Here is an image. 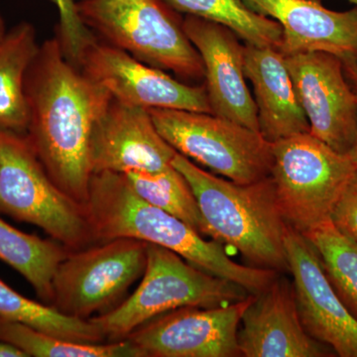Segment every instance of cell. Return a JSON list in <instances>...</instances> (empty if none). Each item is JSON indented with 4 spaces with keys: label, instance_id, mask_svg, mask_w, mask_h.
Instances as JSON below:
<instances>
[{
    "label": "cell",
    "instance_id": "cell-20",
    "mask_svg": "<svg viewBox=\"0 0 357 357\" xmlns=\"http://www.w3.org/2000/svg\"><path fill=\"white\" fill-rule=\"evenodd\" d=\"M70 249L15 229L0 218V260L27 280L44 304L53 302V278Z\"/></svg>",
    "mask_w": 357,
    "mask_h": 357
},
{
    "label": "cell",
    "instance_id": "cell-19",
    "mask_svg": "<svg viewBox=\"0 0 357 357\" xmlns=\"http://www.w3.org/2000/svg\"><path fill=\"white\" fill-rule=\"evenodd\" d=\"M36 29L22 21L7 30L0 41V128L25 134L28 107L25 79L38 53Z\"/></svg>",
    "mask_w": 357,
    "mask_h": 357
},
{
    "label": "cell",
    "instance_id": "cell-9",
    "mask_svg": "<svg viewBox=\"0 0 357 357\" xmlns=\"http://www.w3.org/2000/svg\"><path fill=\"white\" fill-rule=\"evenodd\" d=\"M146 262L147 243L133 238L70 250L54 275L51 306L84 321L107 314L142 278Z\"/></svg>",
    "mask_w": 357,
    "mask_h": 357
},
{
    "label": "cell",
    "instance_id": "cell-18",
    "mask_svg": "<svg viewBox=\"0 0 357 357\" xmlns=\"http://www.w3.org/2000/svg\"><path fill=\"white\" fill-rule=\"evenodd\" d=\"M244 75L253 86L259 132L265 140L273 143L309 132L285 56L278 49L245 44Z\"/></svg>",
    "mask_w": 357,
    "mask_h": 357
},
{
    "label": "cell",
    "instance_id": "cell-23",
    "mask_svg": "<svg viewBox=\"0 0 357 357\" xmlns=\"http://www.w3.org/2000/svg\"><path fill=\"white\" fill-rule=\"evenodd\" d=\"M0 340L13 345L27 357H145L128 340L107 344H84L2 318Z\"/></svg>",
    "mask_w": 357,
    "mask_h": 357
},
{
    "label": "cell",
    "instance_id": "cell-1",
    "mask_svg": "<svg viewBox=\"0 0 357 357\" xmlns=\"http://www.w3.org/2000/svg\"><path fill=\"white\" fill-rule=\"evenodd\" d=\"M25 95L26 138L55 184L86 206L91 136L112 96L65 57L58 36L40 44L26 75Z\"/></svg>",
    "mask_w": 357,
    "mask_h": 357
},
{
    "label": "cell",
    "instance_id": "cell-2",
    "mask_svg": "<svg viewBox=\"0 0 357 357\" xmlns=\"http://www.w3.org/2000/svg\"><path fill=\"white\" fill-rule=\"evenodd\" d=\"M86 208L98 243L133 238L156 244L252 295L264 292L278 277L275 270L234 261L222 244L206 241L180 218L141 199L124 174H93Z\"/></svg>",
    "mask_w": 357,
    "mask_h": 357
},
{
    "label": "cell",
    "instance_id": "cell-15",
    "mask_svg": "<svg viewBox=\"0 0 357 357\" xmlns=\"http://www.w3.org/2000/svg\"><path fill=\"white\" fill-rule=\"evenodd\" d=\"M183 27L203 61L211 114L259 132L257 107L244 75L245 44L227 26L197 16L185 15Z\"/></svg>",
    "mask_w": 357,
    "mask_h": 357
},
{
    "label": "cell",
    "instance_id": "cell-28",
    "mask_svg": "<svg viewBox=\"0 0 357 357\" xmlns=\"http://www.w3.org/2000/svg\"><path fill=\"white\" fill-rule=\"evenodd\" d=\"M342 64L345 77L357 96V60H344Z\"/></svg>",
    "mask_w": 357,
    "mask_h": 357
},
{
    "label": "cell",
    "instance_id": "cell-32",
    "mask_svg": "<svg viewBox=\"0 0 357 357\" xmlns=\"http://www.w3.org/2000/svg\"><path fill=\"white\" fill-rule=\"evenodd\" d=\"M347 1L351 2V3L354 4L357 7V0H347Z\"/></svg>",
    "mask_w": 357,
    "mask_h": 357
},
{
    "label": "cell",
    "instance_id": "cell-16",
    "mask_svg": "<svg viewBox=\"0 0 357 357\" xmlns=\"http://www.w3.org/2000/svg\"><path fill=\"white\" fill-rule=\"evenodd\" d=\"M239 351L244 357L335 356L332 349L314 340L301 321L293 284L276 279L243 312Z\"/></svg>",
    "mask_w": 357,
    "mask_h": 357
},
{
    "label": "cell",
    "instance_id": "cell-11",
    "mask_svg": "<svg viewBox=\"0 0 357 357\" xmlns=\"http://www.w3.org/2000/svg\"><path fill=\"white\" fill-rule=\"evenodd\" d=\"M255 295L227 306L184 307L160 314L126 340L145 357H236L241 318Z\"/></svg>",
    "mask_w": 357,
    "mask_h": 357
},
{
    "label": "cell",
    "instance_id": "cell-22",
    "mask_svg": "<svg viewBox=\"0 0 357 357\" xmlns=\"http://www.w3.org/2000/svg\"><path fill=\"white\" fill-rule=\"evenodd\" d=\"M0 318L18 321L55 337L84 342L103 344L105 333L91 321L65 316L55 307L28 299L0 279Z\"/></svg>",
    "mask_w": 357,
    "mask_h": 357
},
{
    "label": "cell",
    "instance_id": "cell-14",
    "mask_svg": "<svg viewBox=\"0 0 357 357\" xmlns=\"http://www.w3.org/2000/svg\"><path fill=\"white\" fill-rule=\"evenodd\" d=\"M177 153L157 130L149 110L114 98L89 142L93 174L162 172L173 166Z\"/></svg>",
    "mask_w": 357,
    "mask_h": 357
},
{
    "label": "cell",
    "instance_id": "cell-29",
    "mask_svg": "<svg viewBox=\"0 0 357 357\" xmlns=\"http://www.w3.org/2000/svg\"><path fill=\"white\" fill-rule=\"evenodd\" d=\"M0 357H27L13 345L0 340Z\"/></svg>",
    "mask_w": 357,
    "mask_h": 357
},
{
    "label": "cell",
    "instance_id": "cell-30",
    "mask_svg": "<svg viewBox=\"0 0 357 357\" xmlns=\"http://www.w3.org/2000/svg\"><path fill=\"white\" fill-rule=\"evenodd\" d=\"M347 156L351 158L352 163L356 165L357 169V139L356 143H354V146L351 147V149L349 150V153H347Z\"/></svg>",
    "mask_w": 357,
    "mask_h": 357
},
{
    "label": "cell",
    "instance_id": "cell-8",
    "mask_svg": "<svg viewBox=\"0 0 357 357\" xmlns=\"http://www.w3.org/2000/svg\"><path fill=\"white\" fill-rule=\"evenodd\" d=\"M148 110L162 137L194 163L238 184L269 177L272 144L257 131L206 112Z\"/></svg>",
    "mask_w": 357,
    "mask_h": 357
},
{
    "label": "cell",
    "instance_id": "cell-3",
    "mask_svg": "<svg viewBox=\"0 0 357 357\" xmlns=\"http://www.w3.org/2000/svg\"><path fill=\"white\" fill-rule=\"evenodd\" d=\"M172 165L191 185L203 217L204 236L236 249L251 266L277 272L288 270L287 225L270 176L250 184H238L199 168L178 153Z\"/></svg>",
    "mask_w": 357,
    "mask_h": 357
},
{
    "label": "cell",
    "instance_id": "cell-17",
    "mask_svg": "<svg viewBox=\"0 0 357 357\" xmlns=\"http://www.w3.org/2000/svg\"><path fill=\"white\" fill-rule=\"evenodd\" d=\"M255 13L280 24L284 56L325 52L344 60H357V7L330 10L321 0H243Z\"/></svg>",
    "mask_w": 357,
    "mask_h": 357
},
{
    "label": "cell",
    "instance_id": "cell-4",
    "mask_svg": "<svg viewBox=\"0 0 357 357\" xmlns=\"http://www.w3.org/2000/svg\"><path fill=\"white\" fill-rule=\"evenodd\" d=\"M84 25L102 40L180 81L204 82L203 61L180 13L165 0H79Z\"/></svg>",
    "mask_w": 357,
    "mask_h": 357
},
{
    "label": "cell",
    "instance_id": "cell-21",
    "mask_svg": "<svg viewBox=\"0 0 357 357\" xmlns=\"http://www.w3.org/2000/svg\"><path fill=\"white\" fill-rule=\"evenodd\" d=\"M178 13L229 27L245 44L280 48L282 28L277 21L253 11L243 0H165Z\"/></svg>",
    "mask_w": 357,
    "mask_h": 357
},
{
    "label": "cell",
    "instance_id": "cell-13",
    "mask_svg": "<svg viewBox=\"0 0 357 357\" xmlns=\"http://www.w3.org/2000/svg\"><path fill=\"white\" fill-rule=\"evenodd\" d=\"M285 253L298 312L306 332L332 349L335 356L357 357V319L333 290L316 248L304 234L289 225Z\"/></svg>",
    "mask_w": 357,
    "mask_h": 357
},
{
    "label": "cell",
    "instance_id": "cell-25",
    "mask_svg": "<svg viewBox=\"0 0 357 357\" xmlns=\"http://www.w3.org/2000/svg\"><path fill=\"white\" fill-rule=\"evenodd\" d=\"M141 199L180 218L204 236L203 217L191 185L175 167L158 173L124 174Z\"/></svg>",
    "mask_w": 357,
    "mask_h": 357
},
{
    "label": "cell",
    "instance_id": "cell-10",
    "mask_svg": "<svg viewBox=\"0 0 357 357\" xmlns=\"http://www.w3.org/2000/svg\"><path fill=\"white\" fill-rule=\"evenodd\" d=\"M79 69L124 105L211 114L204 83L192 84L174 79L165 70L145 64L102 40L89 45Z\"/></svg>",
    "mask_w": 357,
    "mask_h": 357
},
{
    "label": "cell",
    "instance_id": "cell-7",
    "mask_svg": "<svg viewBox=\"0 0 357 357\" xmlns=\"http://www.w3.org/2000/svg\"><path fill=\"white\" fill-rule=\"evenodd\" d=\"M271 144L270 177L286 225L305 234L332 220L357 170L351 158L309 132Z\"/></svg>",
    "mask_w": 357,
    "mask_h": 357
},
{
    "label": "cell",
    "instance_id": "cell-12",
    "mask_svg": "<svg viewBox=\"0 0 357 357\" xmlns=\"http://www.w3.org/2000/svg\"><path fill=\"white\" fill-rule=\"evenodd\" d=\"M309 133L338 153L357 139V96L347 82L342 59L325 52L285 56Z\"/></svg>",
    "mask_w": 357,
    "mask_h": 357
},
{
    "label": "cell",
    "instance_id": "cell-6",
    "mask_svg": "<svg viewBox=\"0 0 357 357\" xmlns=\"http://www.w3.org/2000/svg\"><path fill=\"white\" fill-rule=\"evenodd\" d=\"M0 213L36 225L70 250L98 243L86 206L55 184L24 134L1 128Z\"/></svg>",
    "mask_w": 357,
    "mask_h": 357
},
{
    "label": "cell",
    "instance_id": "cell-26",
    "mask_svg": "<svg viewBox=\"0 0 357 357\" xmlns=\"http://www.w3.org/2000/svg\"><path fill=\"white\" fill-rule=\"evenodd\" d=\"M59 13L58 38L65 57L79 67L84 52L96 37L84 25L79 11L77 0H52Z\"/></svg>",
    "mask_w": 357,
    "mask_h": 357
},
{
    "label": "cell",
    "instance_id": "cell-5",
    "mask_svg": "<svg viewBox=\"0 0 357 357\" xmlns=\"http://www.w3.org/2000/svg\"><path fill=\"white\" fill-rule=\"evenodd\" d=\"M252 295L241 286L195 266L162 246L147 243L142 280L128 298L105 314L89 319L107 342L126 340L160 314L184 307L227 306Z\"/></svg>",
    "mask_w": 357,
    "mask_h": 357
},
{
    "label": "cell",
    "instance_id": "cell-31",
    "mask_svg": "<svg viewBox=\"0 0 357 357\" xmlns=\"http://www.w3.org/2000/svg\"><path fill=\"white\" fill-rule=\"evenodd\" d=\"M6 21H4L3 17H2L1 14H0V41L6 36Z\"/></svg>",
    "mask_w": 357,
    "mask_h": 357
},
{
    "label": "cell",
    "instance_id": "cell-27",
    "mask_svg": "<svg viewBox=\"0 0 357 357\" xmlns=\"http://www.w3.org/2000/svg\"><path fill=\"white\" fill-rule=\"evenodd\" d=\"M332 222L342 234L357 243V170L333 211Z\"/></svg>",
    "mask_w": 357,
    "mask_h": 357
},
{
    "label": "cell",
    "instance_id": "cell-24",
    "mask_svg": "<svg viewBox=\"0 0 357 357\" xmlns=\"http://www.w3.org/2000/svg\"><path fill=\"white\" fill-rule=\"evenodd\" d=\"M316 248L328 281L357 319V243L328 220L304 234Z\"/></svg>",
    "mask_w": 357,
    "mask_h": 357
}]
</instances>
